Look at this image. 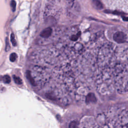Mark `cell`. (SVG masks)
<instances>
[{
  "label": "cell",
  "mask_w": 128,
  "mask_h": 128,
  "mask_svg": "<svg viewBox=\"0 0 128 128\" xmlns=\"http://www.w3.org/2000/svg\"><path fill=\"white\" fill-rule=\"evenodd\" d=\"M17 57H18V56L16 53H12L10 56V60L11 62H14L16 60V59H17Z\"/></svg>",
  "instance_id": "cell-8"
},
{
  "label": "cell",
  "mask_w": 128,
  "mask_h": 128,
  "mask_svg": "<svg viewBox=\"0 0 128 128\" xmlns=\"http://www.w3.org/2000/svg\"><path fill=\"white\" fill-rule=\"evenodd\" d=\"M10 5H11V7L12 11L13 12H15L16 11V6H17L16 2V1H15V0H12L11 2Z\"/></svg>",
  "instance_id": "cell-11"
},
{
  "label": "cell",
  "mask_w": 128,
  "mask_h": 128,
  "mask_svg": "<svg viewBox=\"0 0 128 128\" xmlns=\"http://www.w3.org/2000/svg\"><path fill=\"white\" fill-rule=\"evenodd\" d=\"M11 41L12 42V44L13 46H17V42L15 39V35L12 33L11 35Z\"/></svg>",
  "instance_id": "cell-10"
},
{
  "label": "cell",
  "mask_w": 128,
  "mask_h": 128,
  "mask_svg": "<svg viewBox=\"0 0 128 128\" xmlns=\"http://www.w3.org/2000/svg\"><path fill=\"white\" fill-rule=\"evenodd\" d=\"M3 81L6 84H9L11 82V78L9 75H5L3 77Z\"/></svg>",
  "instance_id": "cell-9"
},
{
  "label": "cell",
  "mask_w": 128,
  "mask_h": 128,
  "mask_svg": "<svg viewBox=\"0 0 128 128\" xmlns=\"http://www.w3.org/2000/svg\"><path fill=\"white\" fill-rule=\"evenodd\" d=\"M52 33V29L51 28H48L44 29L41 32L40 36L43 38H49L51 35Z\"/></svg>",
  "instance_id": "cell-2"
},
{
  "label": "cell",
  "mask_w": 128,
  "mask_h": 128,
  "mask_svg": "<svg viewBox=\"0 0 128 128\" xmlns=\"http://www.w3.org/2000/svg\"><path fill=\"white\" fill-rule=\"evenodd\" d=\"M77 122L76 121L72 122L69 125V128H75L77 127Z\"/></svg>",
  "instance_id": "cell-14"
},
{
  "label": "cell",
  "mask_w": 128,
  "mask_h": 128,
  "mask_svg": "<svg viewBox=\"0 0 128 128\" xmlns=\"http://www.w3.org/2000/svg\"><path fill=\"white\" fill-rule=\"evenodd\" d=\"M10 48H11V47L9 43V39L8 37H7L6 38V49H5L6 51L8 52L10 50Z\"/></svg>",
  "instance_id": "cell-12"
},
{
  "label": "cell",
  "mask_w": 128,
  "mask_h": 128,
  "mask_svg": "<svg viewBox=\"0 0 128 128\" xmlns=\"http://www.w3.org/2000/svg\"><path fill=\"white\" fill-rule=\"evenodd\" d=\"M68 5L72 8H74L77 11L80 10V6L79 4L76 0H67Z\"/></svg>",
  "instance_id": "cell-4"
},
{
  "label": "cell",
  "mask_w": 128,
  "mask_h": 128,
  "mask_svg": "<svg viewBox=\"0 0 128 128\" xmlns=\"http://www.w3.org/2000/svg\"><path fill=\"white\" fill-rule=\"evenodd\" d=\"M93 4L97 9L101 10L103 8V5L99 0H93Z\"/></svg>",
  "instance_id": "cell-5"
},
{
  "label": "cell",
  "mask_w": 128,
  "mask_h": 128,
  "mask_svg": "<svg viewBox=\"0 0 128 128\" xmlns=\"http://www.w3.org/2000/svg\"><path fill=\"white\" fill-rule=\"evenodd\" d=\"M114 40L119 44L124 43L126 42L127 36L126 34L122 32H116L113 36Z\"/></svg>",
  "instance_id": "cell-1"
},
{
  "label": "cell",
  "mask_w": 128,
  "mask_h": 128,
  "mask_svg": "<svg viewBox=\"0 0 128 128\" xmlns=\"http://www.w3.org/2000/svg\"><path fill=\"white\" fill-rule=\"evenodd\" d=\"M123 20L126 21H128V17H123Z\"/></svg>",
  "instance_id": "cell-15"
},
{
  "label": "cell",
  "mask_w": 128,
  "mask_h": 128,
  "mask_svg": "<svg viewBox=\"0 0 128 128\" xmlns=\"http://www.w3.org/2000/svg\"><path fill=\"white\" fill-rule=\"evenodd\" d=\"M86 102L87 104L95 103L97 102V98L93 93H89L86 97Z\"/></svg>",
  "instance_id": "cell-3"
},
{
  "label": "cell",
  "mask_w": 128,
  "mask_h": 128,
  "mask_svg": "<svg viewBox=\"0 0 128 128\" xmlns=\"http://www.w3.org/2000/svg\"><path fill=\"white\" fill-rule=\"evenodd\" d=\"M13 78L14 79V80L15 81V82L18 84V85H21L22 84V81L21 80V78H20L19 77H17L16 75H13Z\"/></svg>",
  "instance_id": "cell-7"
},
{
  "label": "cell",
  "mask_w": 128,
  "mask_h": 128,
  "mask_svg": "<svg viewBox=\"0 0 128 128\" xmlns=\"http://www.w3.org/2000/svg\"><path fill=\"white\" fill-rule=\"evenodd\" d=\"M26 76H27V78L28 79V80L29 81V82H30V83L32 84V85L34 86H36V83H35L34 79L32 78L31 73L29 71H27L26 72Z\"/></svg>",
  "instance_id": "cell-6"
},
{
  "label": "cell",
  "mask_w": 128,
  "mask_h": 128,
  "mask_svg": "<svg viewBox=\"0 0 128 128\" xmlns=\"http://www.w3.org/2000/svg\"><path fill=\"white\" fill-rule=\"evenodd\" d=\"M80 35H81V33L79 32L78 33H77L76 35H73L71 38V40H72V41H77L79 37L80 36Z\"/></svg>",
  "instance_id": "cell-13"
}]
</instances>
